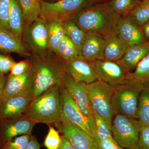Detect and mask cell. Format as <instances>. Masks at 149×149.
<instances>
[{"label": "cell", "instance_id": "11", "mask_svg": "<svg viewBox=\"0 0 149 149\" xmlns=\"http://www.w3.org/2000/svg\"><path fill=\"white\" fill-rule=\"evenodd\" d=\"M61 85L74 101L78 108L87 117L94 119L93 110L88 98L87 84L74 80L64 71Z\"/></svg>", "mask_w": 149, "mask_h": 149}, {"label": "cell", "instance_id": "9", "mask_svg": "<svg viewBox=\"0 0 149 149\" xmlns=\"http://www.w3.org/2000/svg\"><path fill=\"white\" fill-rule=\"evenodd\" d=\"M90 6L87 0H60L54 3L41 0L40 17L46 20L56 19L63 22Z\"/></svg>", "mask_w": 149, "mask_h": 149}, {"label": "cell", "instance_id": "17", "mask_svg": "<svg viewBox=\"0 0 149 149\" xmlns=\"http://www.w3.org/2000/svg\"><path fill=\"white\" fill-rule=\"evenodd\" d=\"M105 38L97 33H86L80 52V58L89 62L103 60Z\"/></svg>", "mask_w": 149, "mask_h": 149}, {"label": "cell", "instance_id": "28", "mask_svg": "<svg viewBox=\"0 0 149 149\" xmlns=\"http://www.w3.org/2000/svg\"><path fill=\"white\" fill-rule=\"evenodd\" d=\"M125 17L141 28L149 19V0L142 1Z\"/></svg>", "mask_w": 149, "mask_h": 149}, {"label": "cell", "instance_id": "43", "mask_svg": "<svg viewBox=\"0 0 149 149\" xmlns=\"http://www.w3.org/2000/svg\"><path fill=\"white\" fill-rule=\"evenodd\" d=\"M90 5L104 3L108 2L111 0H87Z\"/></svg>", "mask_w": 149, "mask_h": 149}, {"label": "cell", "instance_id": "23", "mask_svg": "<svg viewBox=\"0 0 149 149\" xmlns=\"http://www.w3.org/2000/svg\"><path fill=\"white\" fill-rule=\"evenodd\" d=\"M47 21L49 49L51 52L57 56L59 45L65 35L62 23L56 19Z\"/></svg>", "mask_w": 149, "mask_h": 149}, {"label": "cell", "instance_id": "15", "mask_svg": "<svg viewBox=\"0 0 149 149\" xmlns=\"http://www.w3.org/2000/svg\"><path fill=\"white\" fill-rule=\"evenodd\" d=\"M55 125L75 149H99L95 139L80 128L61 121Z\"/></svg>", "mask_w": 149, "mask_h": 149}, {"label": "cell", "instance_id": "32", "mask_svg": "<svg viewBox=\"0 0 149 149\" xmlns=\"http://www.w3.org/2000/svg\"><path fill=\"white\" fill-rule=\"evenodd\" d=\"M11 0H0V29L11 33L8 26Z\"/></svg>", "mask_w": 149, "mask_h": 149}, {"label": "cell", "instance_id": "35", "mask_svg": "<svg viewBox=\"0 0 149 149\" xmlns=\"http://www.w3.org/2000/svg\"><path fill=\"white\" fill-rule=\"evenodd\" d=\"M31 65V61L29 58L18 62H15L12 67L9 74L13 76L21 75L28 71Z\"/></svg>", "mask_w": 149, "mask_h": 149}, {"label": "cell", "instance_id": "37", "mask_svg": "<svg viewBox=\"0 0 149 149\" xmlns=\"http://www.w3.org/2000/svg\"><path fill=\"white\" fill-rule=\"evenodd\" d=\"M139 146L140 149H149V125L141 126Z\"/></svg>", "mask_w": 149, "mask_h": 149}, {"label": "cell", "instance_id": "14", "mask_svg": "<svg viewBox=\"0 0 149 149\" xmlns=\"http://www.w3.org/2000/svg\"><path fill=\"white\" fill-rule=\"evenodd\" d=\"M34 80L35 74L32 65L28 71L21 75L13 76L9 74L0 102L32 91Z\"/></svg>", "mask_w": 149, "mask_h": 149}, {"label": "cell", "instance_id": "3", "mask_svg": "<svg viewBox=\"0 0 149 149\" xmlns=\"http://www.w3.org/2000/svg\"><path fill=\"white\" fill-rule=\"evenodd\" d=\"M60 87L51 88L33 99L25 115L37 123L55 125L60 122Z\"/></svg>", "mask_w": 149, "mask_h": 149}, {"label": "cell", "instance_id": "16", "mask_svg": "<svg viewBox=\"0 0 149 149\" xmlns=\"http://www.w3.org/2000/svg\"><path fill=\"white\" fill-rule=\"evenodd\" d=\"M63 67L65 72L78 82L88 85L98 80L93 62L80 58L63 63Z\"/></svg>", "mask_w": 149, "mask_h": 149}, {"label": "cell", "instance_id": "12", "mask_svg": "<svg viewBox=\"0 0 149 149\" xmlns=\"http://www.w3.org/2000/svg\"><path fill=\"white\" fill-rule=\"evenodd\" d=\"M92 62L98 80L113 86L124 84L128 80L129 72L116 61L98 60Z\"/></svg>", "mask_w": 149, "mask_h": 149}, {"label": "cell", "instance_id": "44", "mask_svg": "<svg viewBox=\"0 0 149 149\" xmlns=\"http://www.w3.org/2000/svg\"><path fill=\"white\" fill-rule=\"evenodd\" d=\"M42 1L48 3H54L58 1H60V0H42Z\"/></svg>", "mask_w": 149, "mask_h": 149}, {"label": "cell", "instance_id": "41", "mask_svg": "<svg viewBox=\"0 0 149 149\" xmlns=\"http://www.w3.org/2000/svg\"><path fill=\"white\" fill-rule=\"evenodd\" d=\"M7 76L5 74L0 73V100L2 96L5 85Z\"/></svg>", "mask_w": 149, "mask_h": 149}, {"label": "cell", "instance_id": "33", "mask_svg": "<svg viewBox=\"0 0 149 149\" xmlns=\"http://www.w3.org/2000/svg\"><path fill=\"white\" fill-rule=\"evenodd\" d=\"M61 141V137L60 136L58 131L53 127H50L44 141L45 147L47 149H58Z\"/></svg>", "mask_w": 149, "mask_h": 149}, {"label": "cell", "instance_id": "39", "mask_svg": "<svg viewBox=\"0 0 149 149\" xmlns=\"http://www.w3.org/2000/svg\"><path fill=\"white\" fill-rule=\"evenodd\" d=\"M58 149H76L64 136H61V143Z\"/></svg>", "mask_w": 149, "mask_h": 149}, {"label": "cell", "instance_id": "8", "mask_svg": "<svg viewBox=\"0 0 149 149\" xmlns=\"http://www.w3.org/2000/svg\"><path fill=\"white\" fill-rule=\"evenodd\" d=\"M22 40L31 54L45 58L52 52L49 49L47 21L41 17L24 26Z\"/></svg>", "mask_w": 149, "mask_h": 149}, {"label": "cell", "instance_id": "20", "mask_svg": "<svg viewBox=\"0 0 149 149\" xmlns=\"http://www.w3.org/2000/svg\"><path fill=\"white\" fill-rule=\"evenodd\" d=\"M129 47L117 35L105 38L103 60L117 61L122 58Z\"/></svg>", "mask_w": 149, "mask_h": 149}, {"label": "cell", "instance_id": "22", "mask_svg": "<svg viewBox=\"0 0 149 149\" xmlns=\"http://www.w3.org/2000/svg\"><path fill=\"white\" fill-rule=\"evenodd\" d=\"M8 26L12 34L22 42L24 21L23 11L19 0H11Z\"/></svg>", "mask_w": 149, "mask_h": 149}, {"label": "cell", "instance_id": "27", "mask_svg": "<svg viewBox=\"0 0 149 149\" xmlns=\"http://www.w3.org/2000/svg\"><path fill=\"white\" fill-rule=\"evenodd\" d=\"M19 1L23 11L24 26L31 24L40 17L41 0H19Z\"/></svg>", "mask_w": 149, "mask_h": 149}, {"label": "cell", "instance_id": "7", "mask_svg": "<svg viewBox=\"0 0 149 149\" xmlns=\"http://www.w3.org/2000/svg\"><path fill=\"white\" fill-rule=\"evenodd\" d=\"M141 125L138 119L115 114L111 127L113 140L124 149H140L139 133Z\"/></svg>", "mask_w": 149, "mask_h": 149}, {"label": "cell", "instance_id": "1", "mask_svg": "<svg viewBox=\"0 0 149 149\" xmlns=\"http://www.w3.org/2000/svg\"><path fill=\"white\" fill-rule=\"evenodd\" d=\"M120 18L106 3L90 6L70 19L85 33H97L106 38L116 35Z\"/></svg>", "mask_w": 149, "mask_h": 149}, {"label": "cell", "instance_id": "25", "mask_svg": "<svg viewBox=\"0 0 149 149\" xmlns=\"http://www.w3.org/2000/svg\"><path fill=\"white\" fill-rule=\"evenodd\" d=\"M56 56L63 63L80 58L77 48L65 35L59 45Z\"/></svg>", "mask_w": 149, "mask_h": 149}, {"label": "cell", "instance_id": "13", "mask_svg": "<svg viewBox=\"0 0 149 149\" xmlns=\"http://www.w3.org/2000/svg\"><path fill=\"white\" fill-rule=\"evenodd\" d=\"M33 99L31 91L0 102V121L25 116Z\"/></svg>", "mask_w": 149, "mask_h": 149}, {"label": "cell", "instance_id": "42", "mask_svg": "<svg viewBox=\"0 0 149 149\" xmlns=\"http://www.w3.org/2000/svg\"><path fill=\"white\" fill-rule=\"evenodd\" d=\"M141 29L146 41H149V19Z\"/></svg>", "mask_w": 149, "mask_h": 149}, {"label": "cell", "instance_id": "24", "mask_svg": "<svg viewBox=\"0 0 149 149\" xmlns=\"http://www.w3.org/2000/svg\"><path fill=\"white\" fill-rule=\"evenodd\" d=\"M143 85L138 103V120L141 126L149 125V82Z\"/></svg>", "mask_w": 149, "mask_h": 149}, {"label": "cell", "instance_id": "2", "mask_svg": "<svg viewBox=\"0 0 149 149\" xmlns=\"http://www.w3.org/2000/svg\"><path fill=\"white\" fill-rule=\"evenodd\" d=\"M35 74L32 89L33 99L51 88L61 85L64 72L63 63L51 52L45 58L31 54L29 57Z\"/></svg>", "mask_w": 149, "mask_h": 149}, {"label": "cell", "instance_id": "21", "mask_svg": "<svg viewBox=\"0 0 149 149\" xmlns=\"http://www.w3.org/2000/svg\"><path fill=\"white\" fill-rule=\"evenodd\" d=\"M0 51L6 53H15L29 57L31 53L22 41L10 32L0 29Z\"/></svg>", "mask_w": 149, "mask_h": 149}, {"label": "cell", "instance_id": "19", "mask_svg": "<svg viewBox=\"0 0 149 149\" xmlns=\"http://www.w3.org/2000/svg\"><path fill=\"white\" fill-rule=\"evenodd\" d=\"M149 54V41L129 47L123 57L116 61L128 72L135 69L139 63Z\"/></svg>", "mask_w": 149, "mask_h": 149}, {"label": "cell", "instance_id": "40", "mask_svg": "<svg viewBox=\"0 0 149 149\" xmlns=\"http://www.w3.org/2000/svg\"><path fill=\"white\" fill-rule=\"evenodd\" d=\"M40 144L34 136H31L30 140L24 149H40Z\"/></svg>", "mask_w": 149, "mask_h": 149}, {"label": "cell", "instance_id": "4", "mask_svg": "<svg viewBox=\"0 0 149 149\" xmlns=\"http://www.w3.org/2000/svg\"><path fill=\"white\" fill-rule=\"evenodd\" d=\"M143 86L136 80H128L124 84L115 86L113 101L115 114L138 119L139 96Z\"/></svg>", "mask_w": 149, "mask_h": 149}, {"label": "cell", "instance_id": "46", "mask_svg": "<svg viewBox=\"0 0 149 149\" xmlns=\"http://www.w3.org/2000/svg\"><path fill=\"white\" fill-rule=\"evenodd\" d=\"M141 1H144V0H141Z\"/></svg>", "mask_w": 149, "mask_h": 149}, {"label": "cell", "instance_id": "5", "mask_svg": "<svg viewBox=\"0 0 149 149\" xmlns=\"http://www.w3.org/2000/svg\"><path fill=\"white\" fill-rule=\"evenodd\" d=\"M114 87L100 80L87 85L92 110L101 116L111 127L115 114L113 101Z\"/></svg>", "mask_w": 149, "mask_h": 149}, {"label": "cell", "instance_id": "34", "mask_svg": "<svg viewBox=\"0 0 149 149\" xmlns=\"http://www.w3.org/2000/svg\"><path fill=\"white\" fill-rule=\"evenodd\" d=\"M30 137L29 135H25L14 138L8 141L1 149H24Z\"/></svg>", "mask_w": 149, "mask_h": 149}, {"label": "cell", "instance_id": "45", "mask_svg": "<svg viewBox=\"0 0 149 149\" xmlns=\"http://www.w3.org/2000/svg\"><path fill=\"white\" fill-rule=\"evenodd\" d=\"M120 149H124L122 148H120Z\"/></svg>", "mask_w": 149, "mask_h": 149}, {"label": "cell", "instance_id": "31", "mask_svg": "<svg viewBox=\"0 0 149 149\" xmlns=\"http://www.w3.org/2000/svg\"><path fill=\"white\" fill-rule=\"evenodd\" d=\"M93 117L95 126L96 143L104 140H113L111 127L103 118L94 111Z\"/></svg>", "mask_w": 149, "mask_h": 149}, {"label": "cell", "instance_id": "10", "mask_svg": "<svg viewBox=\"0 0 149 149\" xmlns=\"http://www.w3.org/2000/svg\"><path fill=\"white\" fill-rule=\"evenodd\" d=\"M37 123L25 115L0 121V149L10 139L22 135H32Z\"/></svg>", "mask_w": 149, "mask_h": 149}, {"label": "cell", "instance_id": "38", "mask_svg": "<svg viewBox=\"0 0 149 149\" xmlns=\"http://www.w3.org/2000/svg\"><path fill=\"white\" fill-rule=\"evenodd\" d=\"M99 149H120L114 140H104L97 142Z\"/></svg>", "mask_w": 149, "mask_h": 149}, {"label": "cell", "instance_id": "6", "mask_svg": "<svg viewBox=\"0 0 149 149\" xmlns=\"http://www.w3.org/2000/svg\"><path fill=\"white\" fill-rule=\"evenodd\" d=\"M61 94V121L74 125L85 131L95 140L96 129L94 119L83 114L67 91L62 85Z\"/></svg>", "mask_w": 149, "mask_h": 149}, {"label": "cell", "instance_id": "36", "mask_svg": "<svg viewBox=\"0 0 149 149\" xmlns=\"http://www.w3.org/2000/svg\"><path fill=\"white\" fill-rule=\"evenodd\" d=\"M15 62L10 56L0 53V73L6 74L10 72Z\"/></svg>", "mask_w": 149, "mask_h": 149}, {"label": "cell", "instance_id": "29", "mask_svg": "<svg viewBox=\"0 0 149 149\" xmlns=\"http://www.w3.org/2000/svg\"><path fill=\"white\" fill-rule=\"evenodd\" d=\"M142 1L141 0H111L107 3L115 13L121 17H125Z\"/></svg>", "mask_w": 149, "mask_h": 149}, {"label": "cell", "instance_id": "30", "mask_svg": "<svg viewBox=\"0 0 149 149\" xmlns=\"http://www.w3.org/2000/svg\"><path fill=\"white\" fill-rule=\"evenodd\" d=\"M127 78L143 84L149 82V54L139 63L133 72L128 73Z\"/></svg>", "mask_w": 149, "mask_h": 149}, {"label": "cell", "instance_id": "26", "mask_svg": "<svg viewBox=\"0 0 149 149\" xmlns=\"http://www.w3.org/2000/svg\"><path fill=\"white\" fill-rule=\"evenodd\" d=\"M64 34L77 48L79 54L86 33L80 29L71 19L62 22Z\"/></svg>", "mask_w": 149, "mask_h": 149}, {"label": "cell", "instance_id": "18", "mask_svg": "<svg viewBox=\"0 0 149 149\" xmlns=\"http://www.w3.org/2000/svg\"><path fill=\"white\" fill-rule=\"evenodd\" d=\"M116 35L129 47L146 41L141 28L125 17H121L118 22Z\"/></svg>", "mask_w": 149, "mask_h": 149}]
</instances>
